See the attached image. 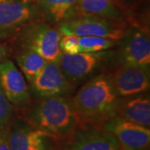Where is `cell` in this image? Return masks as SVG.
Masks as SVG:
<instances>
[{"label":"cell","instance_id":"obj_1","mask_svg":"<svg viewBox=\"0 0 150 150\" xmlns=\"http://www.w3.org/2000/svg\"><path fill=\"white\" fill-rule=\"evenodd\" d=\"M21 116L33 128L60 142L71 137L80 124L72 98L67 96L36 98Z\"/></svg>","mask_w":150,"mask_h":150},{"label":"cell","instance_id":"obj_2","mask_svg":"<svg viewBox=\"0 0 150 150\" xmlns=\"http://www.w3.org/2000/svg\"><path fill=\"white\" fill-rule=\"evenodd\" d=\"M117 95L108 74L91 78L77 92L72 102L80 123L102 126L116 116Z\"/></svg>","mask_w":150,"mask_h":150},{"label":"cell","instance_id":"obj_3","mask_svg":"<svg viewBox=\"0 0 150 150\" xmlns=\"http://www.w3.org/2000/svg\"><path fill=\"white\" fill-rule=\"evenodd\" d=\"M14 33L21 49L33 50L48 61H58L61 54L59 42L62 37L58 28L37 20L24 25Z\"/></svg>","mask_w":150,"mask_h":150},{"label":"cell","instance_id":"obj_4","mask_svg":"<svg viewBox=\"0 0 150 150\" xmlns=\"http://www.w3.org/2000/svg\"><path fill=\"white\" fill-rule=\"evenodd\" d=\"M58 29L62 35L96 36L116 41L121 40L129 30L122 21L81 13L58 24Z\"/></svg>","mask_w":150,"mask_h":150},{"label":"cell","instance_id":"obj_5","mask_svg":"<svg viewBox=\"0 0 150 150\" xmlns=\"http://www.w3.org/2000/svg\"><path fill=\"white\" fill-rule=\"evenodd\" d=\"M9 150H61V143L33 128L22 116H14L8 128Z\"/></svg>","mask_w":150,"mask_h":150},{"label":"cell","instance_id":"obj_6","mask_svg":"<svg viewBox=\"0 0 150 150\" xmlns=\"http://www.w3.org/2000/svg\"><path fill=\"white\" fill-rule=\"evenodd\" d=\"M61 150H123L116 137L102 126L80 123Z\"/></svg>","mask_w":150,"mask_h":150},{"label":"cell","instance_id":"obj_7","mask_svg":"<svg viewBox=\"0 0 150 150\" xmlns=\"http://www.w3.org/2000/svg\"><path fill=\"white\" fill-rule=\"evenodd\" d=\"M41 12L30 0L0 2V38L13 35L22 27L39 20Z\"/></svg>","mask_w":150,"mask_h":150},{"label":"cell","instance_id":"obj_8","mask_svg":"<svg viewBox=\"0 0 150 150\" xmlns=\"http://www.w3.org/2000/svg\"><path fill=\"white\" fill-rule=\"evenodd\" d=\"M108 75L118 97L131 96L149 90V65H119Z\"/></svg>","mask_w":150,"mask_h":150},{"label":"cell","instance_id":"obj_9","mask_svg":"<svg viewBox=\"0 0 150 150\" xmlns=\"http://www.w3.org/2000/svg\"><path fill=\"white\" fill-rule=\"evenodd\" d=\"M74 90L71 83L54 61H48L34 81L30 83V94L35 98H47L51 97L66 96Z\"/></svg>","mask_w":150,"mask_h":150},{"label":"cell","instance_id":"obj_10","mask_svg":"<svg viewBox=\"0 0 150 150\" xmlns=\"http://www.w3.org/2000/svg\"><path fill=\"white\" fill-rule=\"evenodd\" d=\"M106 55L107 54L103 51L76 54L61 52L57 63L69 80L73 83H77L93 78V75L100 69Z\"/></svg>","mask_w":150,"mask_h":150},{"label":"cell","instance_id":"obj_11","mask_svg":"<svg viewBox=\"0 0 150 150\" xmlns=\"http://www.w3.org/2000/svg\"><path fill=\"white\" fill-rule=\"evenodd\" d=\"M0 86L11 104L18 109L23 111L32 103L23 75L9 59H4L0 63Z\"/></svg>","mask_w":150,"mask_h":150},{"label":"cell","instance_id":"obj_12","mask_svg":"<svg viewBox=\"0 0 150 150\" xmlns=\"http://www.w3.org/2000/svg\"><path fill=\"white\" fill-rule=\"evenodd\" d=\"M102 127L116 137L123 150H149V128L117 116L104 122Z\"/></svg>","mask_w":150,"mask_h":150},{"label":"cell","instance_id":"obj_13","mask_svg":"<svg viewBox=\"0 0 150 150\" xmlns=\"http://www.w3.org/2000/svg\"><path fill=\"white\" fill-rule=\"evenodd\" d=\"M116 54L118 65H149V35L141 28H130L121 39Z\"/></svg>","mask_w":150,"mask_h":150},{"label":"cell","instance_id":"obj_14","mask_svg":"<svg viewBox=\"0 0 150 150\" xmlns=\"http://www.w3.org/2000/svg\"><path fill=\"white\" fill-rule=\"evenodd\" d=\"M116 116L145 128H149V95L142 93L131 96L119 97L116 107Z\"/></svg>","mask_w":150,"mask_h":150},{"label":"cell","instance_id":"obj_15","mask_svg":"<svg viewBox=\"0 0 150 150\" xmlns=\"http://www.w3.org/2000/svg\"><path fill=\"white\" fill-rule=\"evenodd\" d=\"M38 4L41 14L57 24L79 13L78 0H38Z\"/></svg>","mask_w":150,"mask_h":150},{"label":"cell","instance_id":"obj_16","mask_svg":"<svg viewBox=\"0 0 150 150\" xmlns=\"http://www.w3.org/2000/svg\"><path fill=\"white\" fill-rule=\"evenodd\" d=\"M78 13L121 21L122 12L114 0H78Z\"/></svg>","mask_w":150,"mask_h":150},{"label":"cell","instance_id":"obj_17","mask_svg":"<svg viewBox=\"0 0 150 150\" xmlns=\"http://www.w3.org/2000/svg\"><path fill=\"white\" fill-rule=\"evenodd\" d=\"M15 59L29 83L34 81L48 62L40 54L26 48L18 51L15 54Z\"/></svg>","mask_w":150,"mask_h":150},{"label":"cell","instance_id":"obj_18","mask_svg":"<svg viewBox=\"0 0 150 150\" xmlns=\"http://www.w3.org/2000/svg\"><path fill=\"white\" fill-rule=\"evenodd\" d=\"M118 41L96 36L79 37V53H97L113 47Z\"/></svg>","mask_w":150,"mask_h":150},{"label":"cell","instance_id":"obj_19","mask_svg":"<svg viewBox=\"0 0 150 150\" xmlns=\"http://www.w3.org/2000/svg\"><path fill=\"white\" fill-rule=\"evenodd\" d=\"M14 117V109L0 86V128L8 127Z\"/></svg>","mask_w":150,"mask_h":150},{"label":"cell","instance_id":"obj_20","mask_svg":"<svg viewBox=\"0 0 150 150\" xmlns=\"http://www.w3.org/2000/svg\"><path fill=\"white\" fill-rule=\"evenodd\" d=\"M59 48L62 53L76 54L79 53V37L74 35H64L59 42Z\"/></svg>","mask_w":150,"mask_h":150},{"label":"cell","instance_id":"obj_21","mask_svg":"<svg viewBox=\"0 0 150 150\" xmlns=\"http://www.w3.org/2000/svg\"><path fill=\"white\" fill-rule=\"evenodd\" d=\"M8 127L0 128V150H9Z\"/></svg>","mask_w":150,"mask_h":150},{"label":"cell","instance_id":"obj_22","mask_svg":"<svg viewBox=\"0 0 150 150\" xmlns=\"http://www.w3.org/2000/svg\"><path fill=\"white\" fill-rule=\"evenodd\" d=\"M7 47L0 44V62L4 60V58L7 56Z\"/></svg>","mask_w":150,"mask_h":150},{"label":"cell","instance_id":"obj_23","mask_svg":"<svg viewBox=\"0 0 150 150\" xmlns=\"http://www.w3.org/2000/svg\"><path fill=\"white\" fill-rule=\"evenodd\" d=\"M5 1H9V0H0V2H5Z\"/></svg>","mask_w":150,"mask_h":150}]
</instances>
